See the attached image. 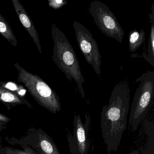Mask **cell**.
Listing matches in <instances>:
<instances>
[{
  "mask_svg": "<svg viewBox=\"0 0 154 154\" xmlns=\"http://www.w3.org/2000/svg\"><path fill=\"white\" fill-rule=\"evenodd\" d=\"M130 102L129 83L127 79L114 86L109 104L103 105L101 113L102 135L109 154L118 150L127 128Z\"/></svg>",
  "mask_w": 154,
  "mask_h": 154,
  "instance_id": "1",
  "label": "cell"
},
{
  "mask_svg": "<svg viewBox=\"0 0 154 154\" xmlns=\"http://www.w3.org/2000/svg\"><path fill=\"white\" fill-rule=\"evenodd\" d=\"M54 42L52 59L56 65L70 81L73 79L77 84L78 91L84 99L85 97L82 84L85 83L74 49L63 32L54 23L51 27Z\"/></svg>",
  "mask_w": 154,
  "mask_h": 154,
  "instance_id": "2",
  "label": "cell"
},
{
  "mask_svg": "<svg viewBox=\"0 0 154 154\" xmlns=\"http://www.w3.org/2000/svg\"><path fill=\"white\" fill-rule=\"evenodd\" d=\"M18 81L22 83L39 105L54 114L61 110L60 98L54 91L38 75L28 72L17 63Z\"/></svg>",
  "mask_w": 154,
  "mask_h": 154,
  "instance_id": "3",
  "label": "cell"
},
{
  "mask_svg": "<svg viewBox=\"0 0 154 154\" xmlns=\"http://www.w3.org/2000/svg\"><path fill=\"white\" fill-rule=\"evenodd\" d=\"M138 83L130 109L129 125L136 131L144 119L154 97V72L147 71L136 79Z\"/></svg>",
  "mask_w": 154,
  "mask_h": 154,
  "instance_id": "4",
  "label": "cell"
},
{
  "mask_svg": "<svg viewBox=\"0 0 154 154\" xmlns=\"http://www.w3.org/2000/svg\"><path fill=\"white\" fill-rule=\"evenodd\" d=\"M88 11L96 26L104 35L122 44L124 30L106 4L98 0H94L89 4Z\"/></svg>",
  "mask_w": 154,
  "mask_h": 154,
  "instance_id": "5",
  "label": "cell"
},
{
  "mask_svg": "<svg viewBox=\"0 0 154 154\" xmlns=\"http://www.w3.org/2000/svg\"><path fill=\"white\" fill-rule=\"evenodd\" d=\"M73 26L81 52L86 62L92 66L97 76L100 78L101 57L97 42L91 32L79 21L75 20Z\"/></svg>",
  "mask_w": 154,
  "mask_h": 154,
  "instance_id": "6",
  "label": "cell"
},
{
  "mask_svg": "<svg viewBox=\"0 0 154 154\" xmlns=\"http://www.w3.org/2000/svg\"><path fill=\"white\" fill-rule=\"evenodd\" d=\"M7 140L9 144L13 146L26 145L39 154H60L53 139L41 128H30L24 136L18 138L10 137Z\"/></svg>",
  "mask_w": 154,
  "mask_h": 154,
  "instance_id": "7",
  "label": "cell"
},
{
  "mask_svg": "<svg viewBox=\"0 0 154 154\" xmlns=\"http://www.w3.org/2000/svg\"><path fill=\"white\" fill-rule=\"evenodd\" d=\"M91 123V116L88 113L85 114L84 122L79 114H75L72 133L69 131L66 136L71 154H88L90 147L88 133Z\"/></svg>",
  "mask_w": 154,
  "mask_h": 154,
  "instance_id": "8",
  "label": "cell"
},
{
  "mask_svg": "<svg viewBox=\"0 0 154 154\" xmlns=\"http://www.w3.org/2000/svg\"><path fill=\"white\" fill-rule=\"evenodd\" d=\"M11 2L21 24L32 38L39 53L42 54L38 33L29 15L19 0H12Z\"/></svg>",
  "mask_w": 154,
  "mask_h": 154,
  "instance_id": "9",
  "label": "cell"
},
{
  "mask_svg": "<svg viewBox=\"0 0 154 154\" xmlns=\"http://www.w3.org/2000/svg\"><path fill=\"white\" fill-rule=\"evenodd\" d=\"M0 102L6 106L9 110L19 105H25L29 109L33 108L31 103L25 97L20 96L1 85H0Z\"/></svg>",
  "mask_w": 154,
  "mask_h": 154,
  "instance_id": "10",
  "label": "cell"
},
{
  "mask_svg": "<svg viewBox=\"0 0 154 154\" xmlns=\"http://www.w3.org/2000/svg\"><path fill=\"white\" fill-rule=\"evenodd\" d=\"M151 12L149 14L150 20V30L148 41L146 51L143 54L142 57L154 67V3H152Z\"/></svg>",
  "mask_w": 154,
  "mask_h": 154,
  "instance_id": "11",
  "label": "cell"
},
{
  "mask_svg": "<svg viewBox=\"0 0 154 154\" xmlns=\"http://www.w3.org/2000/svg\"><path fill=\"white\" fill-rule=\"evenodd\" d=\"M145 39L144 29L140 31L134 29L130 32L129 35V50L131 53L136 52L142 45Z\"/></svg>",
  "mask_w": 154,
  "mask_h": 154,
  "instance_id": "12",
  "label": "cell"
},
{
  "mask_svg": "<svg viewBox=\"0 0 154 154\" xmlns=\"http://www.w3.org/2000/svg\"><path fill=\"white\" fill-rule=\"evenodd\" d=\"M0 34L14 47L17 46V40L8 22L0 14Z\"/></svg>",
  "mask_w": 154,
  "mask_h": 154,
  "instance_id": "13",
  "label": "cell"
},
{
  "mask_svg": "<svg viewBox=\"0 0 154 154\" xmlns=\"http://www.w3.org/2000/svg\"><path fill=\"white\" fill-rule=\"evenodd\" d=\"M145 132L148 136L147 143L143 154H154V125L153 122L146 121Z\"/></svg>",
  "mask_w": 154,
  "mask_h": 154,
  "instance_id": "14",
  "label": "cell"
},
{
  "mask_svg": "<svg viewBox=\"0 0 154 154\" xmlns=\"http://www.w3.org/2000/svg\"><path fill=\"white\" fill-rule=\"evenodd\" d=\"M23 149L10 146H2L0 149V154H39L29 146L24 144H17Z\"/></svg>",
  "mask_w": 154,
  "mask_h": 154,
  "instance_id": "15",
  "label": "cell"
},
{
  "mask_svg": "<svg viewBox=\"0 0 154 154\" xmlns=\"http://www.w3.org/2000/svg\"><path fill=\"white\" fill-rule=\"evenodd\" d=\"M0 85L22 97H24L26 92L24 86L14 82H0Z\"/></svg>",
  "mask_w": 154,
  "mask_h": 154,
  "instance_id": "16",
  "label": "cell"
},
{
  "mask_svg": "<svg viewBox=\"0 0 154 154\" xmlns=\"http://www.w3.org/2000/svg\"><path fill=\"white\" fill-rule=\"evenodd\" d=\"M48 3L49 7L54 9L57 10L67 4V1L63 0H48Z\"/></svg>",
  "mask_w": 154,
  "mask_h": 154,
  "instance_id": "17",
  "label": "cell"
},
{
  "mask_svg": "<svg viewBox=\"0 0 154 154\" xmlns=\"http://www.w3.org/2000/svg\"><path fill=\"white\" fill-rule=\"evenodd\" d=\"M10 118H9L8 116H6L4 114L0 113V122H3V123H8L11 121Z\"/></svg>",
  "mask_w": 154,
  "mask_h": 154,
  "instance_id": "18",
  "label": "cell"
},
{
  "mask_svg": "<svg viewBox=\"0 0 154 154\" xmlns=\"http://www.w3.org/2000/svg\"><path fill=\"white\" fill-rule=\"evenodd\" d=\"M7 124L3 122H0V131L5 129L7 128Z\"/></svg>",
  "mask_w": 154,
  "mask_h": 154,
  "instance_id": "19",
  "label": "cell"
},
{
  "mask_svg": "<svg viewBox=\"0 0 154 154\" xmlns=\"http://www.w3.org/2000/svg\"><path fill=\"white\" fill-rule=\"evenodd\" d=\"M140 154L139 152L137 150H134L133 151L131 152L129 154Z\"/></svg>",
  "mask_w": 154,
  "mask_h": 154,
  "instance_id": "20",
  "label": "cell"
},
{
  "mask_svg": "<svg viewBox=\"0 0 154 154\" xmlns=\"http://www.w3.org/2000/svg\"><path fill=\"white\" fill-rule=\"evenodd\" d=\"M2 147V138L1 136H0V149Z\"/></svg>",
  "mask_w": 154,
  "mask_h": 154,
  "instance_id": "21",
  "label": "cell"
}]
</instances>
